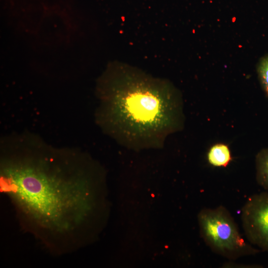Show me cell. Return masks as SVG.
Segmentation results:
<instances>
[{
  "label": "cell",
  "mask_w": 268,
  "mask_h": 268,
  "mask_svg": "<svg viewBox=\"0 0 268 268\" xmlns=\"http://www.w3.org/2000/svg\"><path fill=\"white\" fill-rule=\"evenodd\" d=\"M245 236L252 245L268 253V192L252 195L241 210Z\"/></svg>",
  "instance_id": "277c9868"
},
{
  "label": "cell",
  "mask_w": 268,
  "mask_h": 268,
  "mask_svg": "<svg viewBox=\"0 0 268 268\" xmlns=\"http://www.w3.org/2000/svg\"><path fill=\"white\" fill-rule=\"evenodd\" d=\"M232 159L228 146L223 143H217L209 149L207 160L212 165L216 167H226Z\"/></svg>",
  "instance_id": "5b68a950"
},
{
  "label": "cell",
  "mask_w": 268,
  "mask_h": 268,
  "mask_svg": "<svg viewBox=\"0 0 268 268\" xmlns=\"http://www.w3.org/2000/svg\"><path fill=\"white\" fill-rule=\"evenodd\" d=\"M0 184L22 227L54 254L85 246L105 220L102 170L77 149L56 147L32 134L6 138Z\"/></svg>",
  "instance_id": "6da1fadb"
},
{
  "label": "cell",
  "mask_w": 268,
  "mask_h": 268,
  "mask_svg": "<svg viewBox=\"0 0 268 268\" xmlns=\"http://www.w3.org/2000/svg\"><path fill=\"white\" fill-rule=\"evenodd\" d=\"M255 163L257 182L268 192V148H263L257 153Z\"/></svg>",
  "instance_id": "8992f818"
},
{
  "label": "cell",
  "mask_w": 268,
  "mask_h": 268,
  "mask_svg": "<svg viewBox=\"0 0 268 268\" xmlns=\"http://www.w3.org/2000/svg\"><path fill=\"white\" fill-rule=\"evenodd\" d=\"M257 72L262 87L268 86V55L262 58L259 61Z\"/></svg>",
  "instance_id": "52a82bcc"
},
{
  "label": "cell",
  "mask_w": 268,
  "mask_h": 268,
  "mask_svg": "<svg viewBox=\"0 0 268 268\" xmlns=\"http://www.w3.org/2000/svg\"><path fill=\"white\" fill-rule=\"evenodd\" d=\"M263 88L268 98V86H263Z\"/></svg>",
  "instance_id": "9c48e42d"
},
{
  "label": "cell",
  "mask_w": 268,
  "mask_h": 268,
  "mask_svg": "<svg viewBox=\"0 0 268 268\" xmlns=\"http://www.w3.org/2000/svg\"><path fill=\"white\" fill-rule=\"evenodd\" d=\"M99 85L102 118L108 127L145 136L163 135L181 126V98L169 82L114 62Z\"/></svg>",
  "instance_id": "7a4b0ae2"
},
{
  "label": "cell",
  "mask_w": 268,
  "mask_h": 268,
  "mask_svg": "<svg viewBox=\"0 0 268 268\" xmlns=\"http://www.w3.org/2000/svg\"><path fill=\"white\" fill-rule=\"evenodd\" d=\"M198 220L202 240L218 255L233 261L261 252L242 237L234 218L222 205L202 209Z\"/></svg>",
  "instance_id": "3957f363"
},
{
  "label": "cell",
  "mask_w": 268,
  "mask_h": 268,
  "mask_svg": "<svg viewBox=\"0 0 268 268\" xmlns=\"http://www.w3.org/2000/svg\"><path fill=\"white\" fill-rule=\"evenodd\" d=\"M263 268V266L259 265H242V264H238L237 263H234L232 262H229L227 263L224 264L222 267V268Z\"/></svg>",
  "instance_id": "ba28073f"
}]
</instances>
